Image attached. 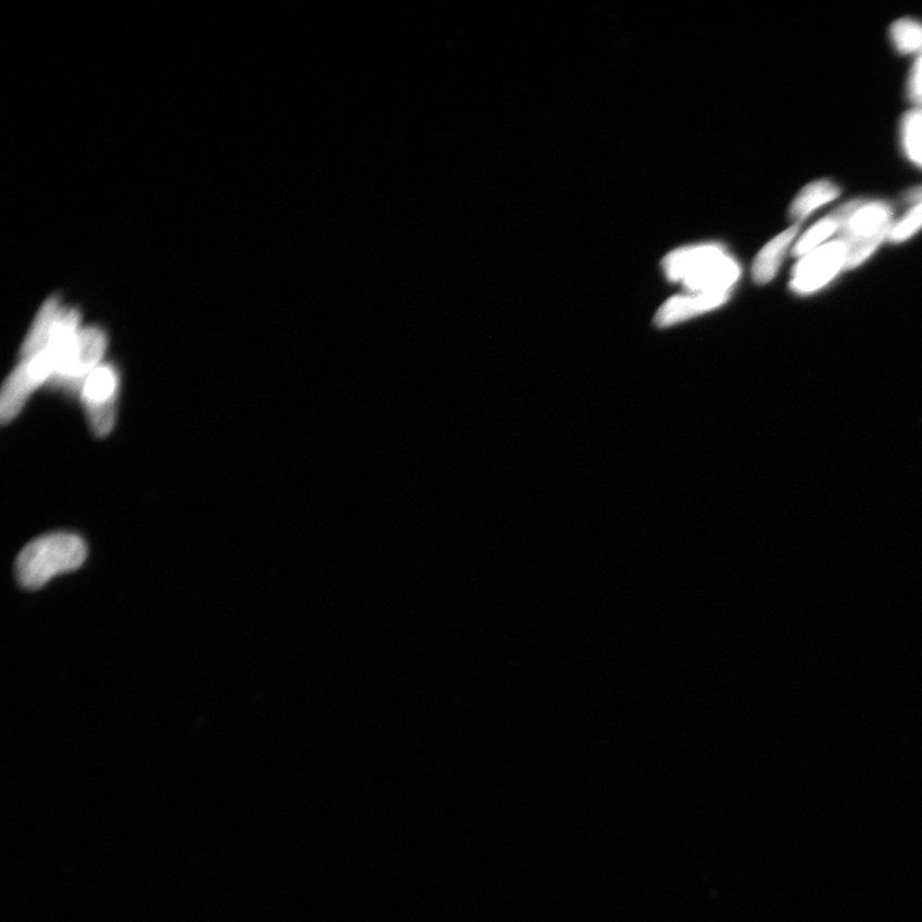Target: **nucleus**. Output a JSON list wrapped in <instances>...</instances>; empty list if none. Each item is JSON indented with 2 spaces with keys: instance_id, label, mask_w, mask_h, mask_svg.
I'll use <instances>...</instances> for the list:
<instances>
[{
  "instance_id": "14",
  "label": "nucleus",
  "mask_w": 922,
  "mask_h": 922,
  "mask_svg": "<svg viewBox=\"0 0 922 922\" xmlns=\"http://www.w3.org/2000/svg\"><path fill=\"white\" fill-rule=\"evenodd\" d=\"M922 228V204L913 205V209L906 216L893 225L889 240L893 242H904L912 238Z\"/></svg>"
},
{
  "instance_id": "7",
  "label": "nucleus",
  "mask_w": 922,
  "mask_h": 922,
  "mask_svg": "<svg viewBox=\"0 0 922 922\" xmlns=\"http://www.w3.org/2000/svg\"><path fill=\"white\" fill-rule=\"evenodd\" d=\"M729 294H707V292H690V294L668 300L656 314V325L670 327L699 316L728 302Z\"/></svg>"
},
{
  "instance_id": "6",
  "label": "nucleus",
  "mask_w": 922,
  "mask_h": 922,
  "mask_svg": "<svg viewBox=\"0 0 922 922\" xmlns=\"http://www.w3.org/2000/svg\"><path fill=\"white\" fill-rule=\"evenodd\" d=\"M106 350V336L98 327H83L66 362L56 375V382L68 388H80L92 370L103 364Z\"/></svg>"
},
{
  "instance_id": "8",
  "label": "nucleus",
  "mask_w": 922,
  "mask_h": 922,
  "mask_svg": "<svg viewBox=\"0 0 922 922\" xmlns=\"http://www.w3.org/2000/svg\"><path fill=\"white\" fill-rule=\"evenodd\" d=\"M66 310L67 307L63 306L59 299L50 298L47 300L37 318H35L23 348H21V361L38 355L49 345Z\"/></svg>"
},
{
  "instance_id": "13",
  "label": "nucleus",
  "mask_w": 922,
  "mask_h": 922,
  "mask_svg": "<svg viewBox=\"0 0 922 922\" xmlns=\"http://www.w3.org/2000/svg\"><path fill=\"white\" fill-rule=\"evenodd\" d=\"M904 148L909 159L922 167V109L906 114L902 124Z\"/></svg>"
},
{
  "instance_id": "12",
  "label": "nucleus",
  "mask_w": 922,
  "mask_h": 922,
  "mask_svg": "<svg viewBox=\"0 0 922 922\" xmlns=\"http://www.w3.org/2000/svg\"><path fill=\"white\" fill-rule=\"evenodd\" d=\"M893 45L904 54L922 53V23L904 18L896 21L891 28Z\"/></svg>"
},
{
  "instance_id": "9",
  "label": "nucleus",
  "mask_w": 922,
  "mask_h": 922,
  "mask_svg": "<svg viewBox=\"0 0 922 922\" xmlns=\"http://www.w3.org/2000/svg\"><path fill=\"white\" fill-rule=\"evenodd\" d=\"M798 231L799 227L795 225L775 236L769 244L763 247L759 255L756 256L753 267L754 280L757 283L763 285L773 280L785 255H787L790 247L797 238Z\"/></svg>"
},
{
  "instance_id": "3",
  "label": "nucleus",
  "mask_w": 922,
  "mask_h": 922,
  "mask_svg": "<svg viewBox=\"0 0 922 922\" xmlns=\"http://www.w3.org/2000/svg\"><path fill=\"white\" fill-rule=\"evenodd\" d=\"M892 216L889 204L862 200L841 230V240L846 247V268L859 267L889 238Z\"/></svg>"
},
{
  "instance_id": "1",
  "label": "nucleus",
  "mask_w": 922,
  "mask_h": 922,
  "mask_svg": "<svg viewBox=\"0 0 922 922\" xmlns=\"http://www.w3.org/2000/svg\"><path fill=\"white\" fill-rule=\"evenodd\" d=\"M664 269L670 281L707 294H729L741 275L737 262L717 244L678 249L664 260Z\"/></svg>"
},
{
  "instance_id": "4",
  "label": "nucleus",
  "mask_w": 922,
  "mask_h": 922,
  "mask_svg": "<svg viewBox=\"0 0 922 922\" xmlns=\"http://www.w3.org/2000/svg\"><path fill=\"white\" fill-rule=\"evenodd\" d=\"M119 378L110 364H100L81 386V396L92 431L100 438L112 431L116 419V397Z\"/></svg>"
},
{
  "instance_id": "16",
  "label": "nucleus",
  "mask_w": 922,
  "mask_h": 922,
  "mask_svg": "<svg viewBox=\"0 0 922 922\" xmlns=\"http://www.w3.org/2000/svg\"><path fill=\"white\" fill-rule=\"evenodd\" d=\"M905 202L907 204H910L911 206L922 204V186H920V188H914L910 191H907L905 195Z\"/></svg>"
},
{
  "instance_id": "11",
  "label": "nucleus",
  "mask_w": 922,
  "mask_h": 922,
  "mask_svg": "<svg viewBox=\"0 0 922 922\" xmlns=\"http://www.w3.org/2000/svg\"><path fill=\"white\" fill-rule=\"evenodd\" d=\"M842 226L839 214L835 211L831 216L821 219L810 228L797 242L793 253L797 256H804L811 253L812 250L823 247L826 244V240L831 239V236L841 232Z\"/></svg>"
},
{
  "instance_id": "5",
  "label": "nucleus",
  "mask_w": 922,
  "mask_h": 922,
  "mask_svg": "<svg viewBox=\"0 0 922 922\" xmlns=\"http://www.w3.org/2000/svg\"><path fill=\"white\" fill-rule=\"evenodd\" d=\"M846 268V247L842 240L826 242L811 253L800 256L793 271L792 289L798 294H811L824 288Z\"/></svg>"
},
{
  "instance_id": "15",
  "label": "nucleus",
  "mask_w": 922,
  "mask_h": 922,
  "mask_svg": "<svg viewBox=\"0 0 922 922\" xmlns=\"http://www.w3.org/2000/svg\"><path fill=\"white\" fill-rule=\"evenodd\" d=\"M909 96L912 102L922 104V53L912 70L909 83Z\"/></svg>"
},
{
  "instance_id": "10",
  "label": "nucleus",
  "mask_w": 922,
  "mask_h": 922,
  "mask_svg": "<svg viewBox=\"0 0 922 922\" xmlns=\"http://www.w3.org/2000/svg\"><path fill=\"white\" fill-rule=\"evenodd\" d=\"M839 194L841 189L832 181L819 180L811 182L800 190L797 198L793 200L791 218L796 222L804 220L814 211L819 210L820 206L833 202Z\"/></svg>"
},
{
  "instance_id": "2",
  "label": "nucleus",
  "mask_w": 922,
  "mask_h": 922,
  "mask_svg": "<svg viewBox=\"0 0 922 922\" xmlns=\"http://www.w3.org/2000/svg\"><path fill=\"white\" fill-rule=\"evenodd\" d=\"M88 547L80 535L55 532L27 543L14 563L17 582L27 590H39L55 576L83 567Z\"/></svg>"
}]
</instances>
